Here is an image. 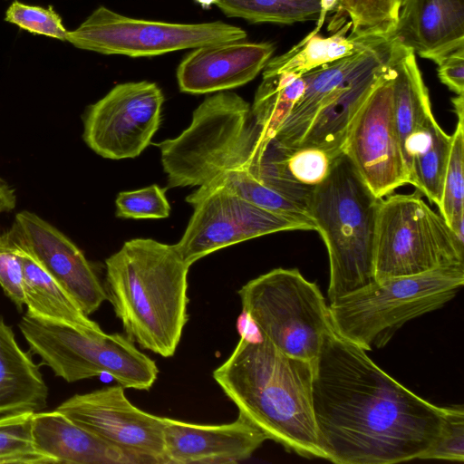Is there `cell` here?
I'll return each mask as SVG.
<instances>
[{
  "label": "cell",
  "mask_w": 464,
  "mask_h": 464,
  "mask_svg": "<svg viewBox=\"0 0 464 464\" xmlns=\"http://www.w3.org/2000/svg\"><path fill=\"white\" fill-rule=\"evenodd\" d=\"M318 447L337 464L420 459L437 437L444 407L416 395L333 329L313 362Z\"/></svg>",
  "instance_id": "6da1fadb"
},
{
  "label": "cell",
  "mask_w": 464,
  "mask_h": 464,
  "mask_svg": "<svg viewBox=\"0 0 464 464\" xmlns=\"http://www.w3.org/2000/svg\"><path fill=\"white\" fill-rule=\"evenodd\" d=\"M170 188L198 187L186 198L192 205L223 187L271 208L278 193L270 187L271 149L238 94L223 91L206 98L178 137L157 144Z\"/></svg>",
  "instance_id": "7a4b0ae2"
},
{
  "label": "cell",
  "mask_w": 464,
  "mask_h": 464,
  "mask_svg": "<svg viewBox=\"0 0 464 464\" xmlns=\"http://www.w3.org/2000/svg\"><path fill=\"white\" fill-rule=\"evenodd\" d=\"M313 362L287 355L259 331L243 327L232 353L213 372L238 414L267 440L302 457L324 459L313 411Z\"/></svg>",
  "instance_id": "3957f363"
},
{
  "label": "cell",
  "mask_w": 464,
  "mask_h": 464,
  "mask_svg": "<svg viewBox=\"0 0 464 464\" xmlns=\"http://www.w3.org/2000/svg\"><path fill=\"white\" fill-rule=\"evenodd\" d=\"M105 264L107 300L126 336L142 349L173 356L188 319L190 266L176 244L131 239Z\"/></svg>",
  "instance_id": "277c9868"
},
{
  "label": "cell",
  "mask_w": 464,
  "mask_h": 464,
  "mask_svg": "<svg viewBox=\"0 0 464 464\" xmlns=\"http://www.w3.org/2000/svg\"><path fill=\"white\" fill-rule=\"evenodd\" d=\"M381 199L343 153L313 191L308 209L328 252L330 303L375 280L374 246Z\"/></svg>",
  "instance_id": "5b68a950"
},
{
  "label": "cell",
  "mask_w": 464,
  "mask_h": 464,
  "mask_svg": "<svg viewBox=\"0 0 464 464\" xmlns=\"http://www.w3.org/2000/svg\"><path fill=\"white\" fill-rule=\"evenodd\" d=\"M464 284V266L374 280L328 305L340 337L365 351L382 347L406 322L442 307Z\"/></svg>",
  "instance_id": "8992f818"
},
{
  "label": "cell",
  "mask_w": 464,
  "mask_h": 464,
  "mask_svg": "<svg viewBox=\"0 0 464 464\" xmlns=\"http://www.w3.org/2000/svg\"><path fill=\"white\" fill-rule=\"evenodd\" d=\"M18 327L33 353L67 382L108 374L124 389L149 391L156 362L120 334L82 331L25 314Z\"/></svg>",
  "instance_id": "52a82bcc"
},
{
  "label": "cell",
  "mask_w": 464,
  "mask_h": 464,
  "mask_svg": "<svg viewBox=\"0 0 464 464\" xmlns=\"http://www.w3.org/2000/svg\"><path fill=\"white\" fill-rule=\"evenodd\" d=\"M242 314L284 353L314 362L332 329L316 284L297 269L276 268L238 290Z\"/></svg>",
  "instance_id": "ba28073f"
},
{
  "label": "cell",
  "mask_w": 464,
  "mask_h": 464,
  "mask_svg": "<svg viewBox=\"0 0 464 464\" xmlns=\"http://www.w3.org/2000/svg\"><path fill=\"white\" fill-rule=\"evenodd\" d=\"M420 196L417 190L381 199L374 246L375 280L464 266V245Z\"/></svg>",
  "instance_id": "9c48e42d"
},
{
  "label": "cell",
  "mask_w": 464,
  "mask_h": 464,
  "mask_svg": "<svg viewBox=\"0 0 464 464\" xmlns=\"http://www.w3.org/2000/svg\"><path fill=\"white\" fill-rule=\"evenodd\" d=\"M240 27L219 21L171 24L135 19L100 6L75 30L67 42L79 49L103 54L153 56L212 44L245 40Z\"/></svg>",
  "instance_id": "30bf717a"
},
{
  "label": "cell",
  "mask_w": 464,
  "mask_h": 464,
  "mask_svg": "<svg viewBox=\"0 0 464 464\" xmlns=\"http://www.w3.org/2000/svg\"><path fill=\"white\" fill-rule=\"evenodd\" d=\"M191 206L193 214L176 244L189 266L212 252L254 237L280 231L315 230L306 222L263 208L223 187Z\"/></svg>",
  "instance_id": "8fae6325"
},
{
  "label": "cell",
  "mask_w": 464,
  "mask_h": 464,
  "mask_svg": "<svg viewBox=\"0 0 464 464\" xmlns=\"http://www.w3.org/2000/svg\"><path fill=\"white\" fill-rule=\"evenodd\" d=\"M163 102L156 83L142 81L118 84L86 110L82 139L105 159L138 157L160 128Z\"/></svg>",
  "instance_id": "7c38bea8"
},
{
  "label": "cell",
  "mask_w": 464,
  "mask_h": 464,
  "mask_svg": "<svg viewBox=\"0 0 464 464\" xmlns=\"http://www.w3.org/2000/svg\"><path fill=\"white\" fill-rule=\"evenodd\" d=\"M56 410L125 453L134 464H167L164 417L134 406L120 384L75 394Z\"/></svg>",
  "instance_id": "4fadbf2b"
},
{
  "label": "cell",
  "mask_w": 464,
  "mask_h": 464,
  "mask_svg": "<svg viewBox=\"0 0 464 464\" xmlns=\"http://www.w3.org/2000/svg\"><path fill=\"white\" fill-rule=\"evenodd\" d=\"M343 153L380 198L408 184V172L393 115L391 63L389 71L353 117Z\"/></svg>",
  "instance_id": "5bb4252c"
},
{
  "label": "cell",
  "mask_w": 464,
  "mask_h": 464,
  "mask_svg": "<svg viewBox=\"0 0 464 464\" xmlns=\"http://www.w3.org/2000/svg\"><path fill=\"white\" fill-rule=\"evenodd\" d=\"M9 237L32 253L55 281L90 315L107 300L104 285L82 251L57 227L35 213L18 212Z\"/></svg>",
  "instance_id": "9a60e30c"
},
{
  "label": "cell",
  "mask_w": 464,
  "mask_h": 464,
  "mask_svg": "<svg viewBox=\"0 0 464 464\" xmlns=\"http://www.w3.org/2000/svg\"><path fill=\"white\" fill-rule=\"evenodd\" d=\"M167 464L238 463L249 459L267 440L263 431L238 414L218 425L185 422L164 417Z\"/></svg>",
  "instance_id": "2e32d148"
},
{
  "label": "cell",
  "mask_w": 464,
  "mask_h": 464,
  "mask_svg": "<svg viewBox=\"0 0 464 464\" xmlns=\"http://www.w3.org/2000/svg\"><path fill=\"white\" fill-rule=\"evenodd\" d=\"M179 63V90L192 94L228 91L252 81L275 52L272 43L244 40L194 48Z\"/></svg>",
  "instance_id": "e0dca14e"
},
{
  "label": "cell",
  "mask_w": 464,
  "mask_h": 464,
  "mask_svg": "<svg viewBox=\"0 0 464 464\" xmlns=\"http://www.w3.org/2000/svg\"><path fill=\"white\" fill-rule=\"evenodd\" d=\"M390 38L437 63L464 48V0H401Z\"/></svg>",
  "instance_id": "ac0fdd59"
},
{
  "label": "cell",
  "mask_w": 464,
  "mask_h": 464,
  "mask_svg": "<svg viewBox=\"0 0 464 464\" xmlns=\"http://www.w3.org/2000/svg\"><path fill=\"white\" fill-rule=\"evenodd\" d=\"M391 68L394 121L409 176L412 160L428 148L438 122L415 53L397 42Z\"/></svg>",
  "instance_id": "d6986e66"
},
{
  "label": "cell",
  "mask_w": 464,
  "mask_h": 464,
  "mask_svg": "<svg viewBox=\"0 0 464 464\" xmlns=\"http://www.w3.org/2000/svg\"><path fill=\"white\" fill-rule=\"evenodd\" d=\"M387 39L366 49L319 66L303 75L305 88L273 140L285 149L296 148L318 111L354 74L366 67L392 44Z\"/></svg>",
  "instance_id": "ffe728a7"
},
{
  "label": "cell",
  "mask_w": 464,
  "mask_h": 464,
  "mask_svg": "<svg viewBox=\"0 0 464 464\" xmlns=\"http://www.w3.org/2000/svg\"><path fill=\"white\" fill-rule=\"evenodd\" d=\"M397 41L373 62L351 77L318 111L298 146L320 147L336 154L356 112L390 69Z\"/></svg>",
  "instance_id": "44dd1931"
},
{
  "label": "cell",
  "mask_w": 464,
  "mask_h": 464,
  "mask_svg": "<svg viewBox=\"0 0 464 464\" xmlns=\"http://www.w3.org/2000/svg\"><path fill=\"white\" fill-rule=\"evenodd\" d=\"M32 437L35 449L53 464H134L125 453L57 410L34 413Z\"/></svg>",
  "instance_id": "7402d4cb"
},
{
  "label": "cell",
  "mask_w": 464,
  "mask_h": 464,
  "mask_svg": "<svg viewBox=\"0 0 464 464\" xmlns=\"http://www.w3.org/2000/svg\"><path fill=\"white\" fill-rule=\"evenodd\" d=\"M47 397L39 365L19 347L12 328L0 317V414L41 411Z\"/></svg>",
  "instance_id": "603a6c76"
},
{
  "label": "cell",
  "mask_w": 464,
  "mask_h": 464,
  "mask_svg": "<svg viewBox=\"0 0 464 464\" xmlns=\"http://www.w3.org/2000/svg\"><path fill=\"white\" fill-rule=\"evenodd\" d=\"M9 235V234H8ZM11 238V237H10ZM12 239V238H11ZM17 248L23 268L25 314L68 324L82 331H100V325L86 315L73 298L55 281L40 262L22 246Z\"/></svg>",
  "instance_id": "cb8c5ba5"
},
{
  "label": "cell",
  "mask_w": 464,
  "mask_h": 464,
  "mask_svg": "<svg viewBox=\"0 0 464 464\" xmlns=\"http://www.w3.org/2000/svg\"><path fill=\"white\" fill-rule=\"evenodd\" d=\"M347 34L344 29H340L327 37L309 34L285 53L270 59L263 69V73L286 72L302 76L319 66L387 40L352 39Z\"/></svg>",
  "instance_id": "d4e9b609"
},
{
  "label": "cell",
  "mask_w": 464,
  "mask_h": 464,
  "mask_svg": "<svg viewBox=\"0 0 464 464\" xmlns=\"http://www.w3.org/2000/svg\"><path fill=\"white\" fill-rule=\"evenodd\" d=\"M401 0H338L328 31H347L352 39H389L394 31Z\"/></svg>",
  "instance_id": "484cf974"
},
{
  "label": "cell",
  "mask_w": 464,
  "mask_h": 464,
  "mask_svg": "<svg viewBox=\"0 0 464 464\" xmlns=\"http://www.w3.org/2000/svg\"><path fill=\"white\" fill-rule=\"evenodd\" d=\"M304 88L303 75L286 72L263 73L251 111L266 140H271L275 137Z\"/></svg>",
  "instance_id": "4316f807"
},
{
  "label": "cell",
  "mask_w": 464,
  "mask_h": 464,
  "mask_svg": "<svg viewBox=\"0 0 464 464\" xmlns=\"http://www.w3.org/2000/svg\"><path fill=\"white\" fill-rule=\"evenodd\" d=\"M228 17L251 23L292 24L314 21L320 15V0H214Z\"/></svg>",
  "instance_id": "83f0119b"
},
{
  "label": "cell",
  "mask_w": 464,
  "mask_h": 464,
  "mask_svg": "<svg viewBox=\"0 0 464 464\" xmlns=\"http://www.w3.org/2000/svg\"><path fill=\"white\" fill-rule=\"evenodd\" d=\"M450 148L451 135L437 124L430 145L412 160L409 170L408 184L413 185L438 208L442 197Z\"/></svg>",
  "instance_id": "f1b7e54d"
},
{
  "label": "cell",
  "mask_w": 464,
  "mask_h": 464,
  "mask_svg": "<svg viewBox=\"0 0 464 464\" xmlns=\"http://www.w3.org/2000/svg\"><path fill=\"white\" fill-rule=\"evenodd\" d=\"M464 122L458 119L439 206L441 217L464 245Z\"/></svg>",
  "instance_id": "f546056e"
},
{
  "label": "cell",
  "mask_w": 464,
  "mask_h": 464,
  "mask_svg": "<svg viewBox=\"0 0 464 464\" xmlns=\"http://www.w3.org/2000/svg\"><path fill=\"white\" fill-rule=\"evenodd\" d=\"M34 412L7 413L0 417V464H53L33 442Z\"/></svg>",
  "instance_id": "4dcf8cb0"
},
{
  "label": "cell",
  "mask_w": 464,
  "mask_h": 464,
  "mask_svg": "<svg viewBox=\"0 0 464 464\" xmlns=\"http://www.w3.org/2000/svg\"><path fill=\"white\" fill-rule=\"evenodd\" d=\"M166 189L156 184L118 194L116 216L122 218H166L170 213Z\"/></svg>",
  "instance_id": "1f68e13d"
},
{
  "label": "cell",
  "mask_w": 464,
  "mask_h": 464,
  "mask_svg": "<svg viewBox=\"0 0 464 464\" xmlns=\"http://www.w3.org/2000/svg\"><path fill=\"white\" fill-rule=\"evenodd\" d=\"M420 459L464 460V409L461 405L444 407L440 431Z\"/></svg>",
  "instance_id": "d6a6232c"
},
{
  "label": "cell",
  "mask_w": 464,
  "mask_h": 464,
  "mask_svg": "<svg viewBox=\"0 0 464 464\" xmlns=\"http://www.w3.org/2000/svg\"><path fill=\"white\" fill-rule=\"evenodd\" d=\"M5 20L29 33L67 41L68 31L51 5L44 8L15 0L6 10Z\"/></svg>",
  "instance_id": "836d02e7"
},
{
  "label": "cell",
  "mask_w": 464,
  "mask_h": 464,
  "mask_svg": "<svg viewBox=\"0 0 464 464\" xmlns=\"http://www.w3.org/2000/svg\"><path fill=\"white\" fill-rule=\"evenodd\" d=\"M0 285L21 312L24 305L23 268L17 248L7 230L0 228Z\"/></svg>",
  "instance_id": "e575fe53"
},
{
  "label": "cell",
  "mask_w": 464,
  "mask_h": 464,
  "mask_svg": "<svg viewBox=\"0 0 464 464\" xmlns=\"http://www.w3.org/2000/svg\"><path fill=\"white\" fill-rule=\"evenodd\" d=\"M438 64V76L442 83L457 95L464 93V48L441 58Z\"/></svg>",
  "instance_id": "d590c367"
},
{
  "label": "cell",
  "mask_w": 464,
  "mask_h": 464,
  "mask_svg": "<svg viewBox=\"0 0 464 464\" xmlns=\"http://www.w3.org/2000/svg\"><path fill=\"white\" fill-rule=\"evenodd\" d=\"M16 201L15 189L0 177V214L14 210Z\"/></svg>",
  "instance_id": "8d00e7d4"
},
{
  "label": "cell",
  "mask_w": 464,
  "mask_h": 464,
  "mask_svg": "<svg viewBox=\"0 0 464 464\" xmlns=\"http://www.w3.org/2000/svg\"><path fill=\"white\" fill-rule=\"evenodd\" d=\"M338 0H320V15L318 20L316 21V26L314 31H312L311 34H316L322 28L328 13L334 11L337 5Z\"/></svg>",
  "instance_id": "74e56055"
}]
</instances>
